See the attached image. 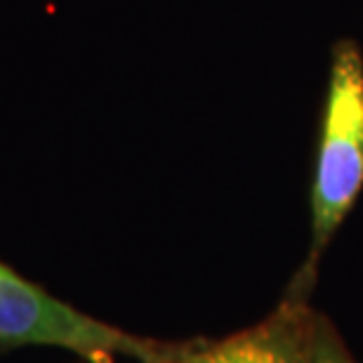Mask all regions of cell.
Returning a JSON list of instances; mask_svg holds the SVG:
<instances>
[{"mask_svg": "<svg viewBox=\"0 0 363 363\" xmlns=\"http://www.w3.org/2000/svg\"><path fill=\"white\" fill-rule=\"evenodd\" d=\"M19 347H52L88 363H116V359L161 363L179 345L113 328L48 293L0 259V352Z\"/></svg>", "mask_w": 363, "mask_h": 363, "instance_id": "6da1fadb", "label": "cell"}, {"mask_svg": "<svg viewBox=\"0 0 363 363\" xmlns=\"http://www.w3.org/2000/svg\"><path fill=\"white\" fill-rule=\"evenodd\" d=\"M363 186V57L354 43L335 48L321 147L311 189L314 257L328 245Z\"/></svg>", "mask_w": 363, "mask_h": 363, "instance_id": "7a4b0ae2", "label": "cell"}, {"mask_svg": "<svg viewBox=\"0 0 363 363\" xmlns=\"http://www.w3.org/2000/svg\"><path fill=\"white\" fill-rule=\"evenodd\" d=\"M314 325L297 307H281L269 321L217 342L179 345L161 363H307Z\"/></svg>", "mask_w": 363, "mask_h": 363, "instance_id": "3957f363", "label": "cell"}, {"mask_svg": "<svg viewBox=\"0 0 363 363\" xmlns=\"http://www.w3.org/2000/svg\"><path fill=\"white\" fill-rule=\"evenodd\" d=\"M307 363H354L337 340H333L321 325H314V335H311Z\"/></svg>", "mask_w": 363, "mask_h": 363, "instance_id": "277c9868", "label": "cell"}]
</instances>
